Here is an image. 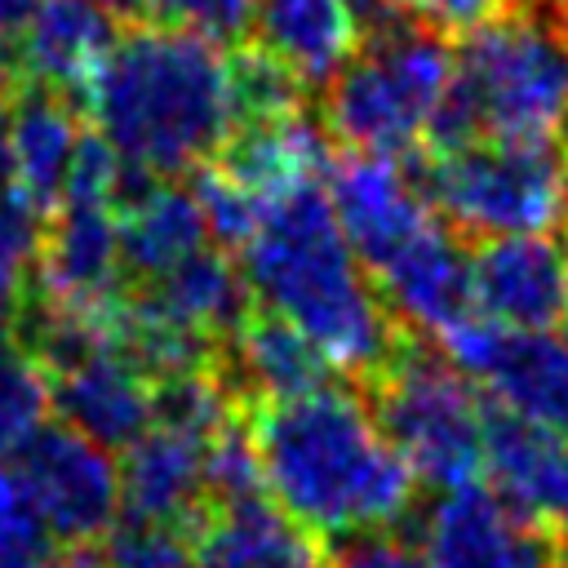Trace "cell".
Returning <instances> with one entry per match:
<instances>
[{"instance_id":"cell-4","label":"cell","mask_w":568,"mask_h":568,"mask_svg":"<svg viewBox=\"0 0 568 568\" xmlns=\"http://www.w3.org/2000/svg\"><path fill=\"white\" fill-rule=\"evenodd\" d=\"M484 138L568 142V18L550 0L462 40L417 151L448 155Z\"/></svg>"},{"instance_id":"cell-17","label":"cell","mask_w":568,"mask_h":568,"mask_svg":"<svg viewBox=\"0 0 568 568\" xmlns=\"http://www.w3.org/2000/svg\"><path fill=\"white\" fill-rule=\"evenodd\" d=\"M115 36V18L98 0H40L18 44V84H36L84 106Z\"/></svg>"},{"instance_id":"cell-30","label":"cell","mask_w":568,"mask_h":568,"mask_svg":"<svg viewBox=\"0 0 568 568\" xmlns=\"http://www.w3.org/2000/svg\"><path fill=\"white\" fill-rule=\"evenodd\" d=\"M40 559H49V532L18 475L0 466V568H22Z\"/></svg>"},{"instance_id":"cell-36","label":"cell","mask_w":568,"mask_h":568,"mask_svg":"<svg viewBox=\"0 0 568 568\" xmlns=\"http://www.w3.org/2000/svg\"><path fill=\"white\" fill-rule=\"evenodd\" d=\"M58 568H115V564H111V555L102 546H67Z\"/></svg>"},{"instance_id":"cell-13","label":"cell","mask_w":568,"mask_h":568,"mask_svg":"<svg viewBox=\"0 0 568 568\" xmlns=\"http://www.w3.org/2000/svg\"><path fill=\"white\" fill-rule=\"evenodd\" d=\"M368 280H377L373 288L395 315V324H404L417 337H444L448 328L475 315L466 240L453 235L439 217L417 240H408L390 262H382Z\"/></svg>"},{"instance_id":"cell-15","label":"cell","mask_w":568,"mask_h":568,"mask_svg":"<svg viewBox=\"0 0 568 568\" xmlns=\"http://www.w3.org/2000/svg\"><path fill=\"white\" fill-rule=\"evenodd\" d=\"M120 226L115 204L62 200L44 222L36 280L27 293L62 306H106L120 297Z\"/></svg>"},{"instance_id":"cell-14","label":"cell","mask_w":568,"mask_h":568,"mask_svg":"<svg viewBox=\"0 0 568 568\" xmlns=\"http://www.w3.org/2000/svg\"><path fill=\"white\" fill-rule=\"evenodd\" d=\"M484 466L493 493L568 546V435L541 430L506 408L484 417Z\"/></svg>"},{"instance_id":"cell-33","label":"cell","mask_w":568,"mask_h":568,"mask_svg":"<svg viewBox=\"0 0 568 568\" xmlns=\"http://www.w3.org/2000/svg\"><path fill=\"white\" fill-rule=\"evenodd\" d=\"M324 568H426L422 550L399 532H364L351 541H337L333 555H324Z\"/></svg>"},{"instance_id":"cell-22","label":"cell","mask_w":568,"mask_h":568,"mask_svg":"<svg viewBox=\"0 0 568 568\" xmlns=\"http://www.w3.org/2000/svg\"><path fill=\"white\" fill-rule=\"evenodd\" d=\"M328 164H333V151L324 142V129L306 115V106L293 115L235 124V133L226 138V146L213 160V169H222L231 182H240L266 209L275 200H284L288 191L320 182V173H328Z\"/></svg>"},{"instance_id":"cell-34","label":"cell","mask_w":568,"mask_h":568,"mask_svg":"<svg viewBox=\"0 0 568 568\" xmlns=\"http://www.w3.org/2000/svg\"><path fill=\"white\" fill-rule=\"evenodd\" d=\"M40 0H0V58H9L18 67V44L36 18Z\"/></svg>"},{"instance_id":"cell-19","label":"cell","mask_w":568,"mask_h":568,"mask_svg":"<svg viewBox=\"0 0 568 568\" xmlns=\"http://www.w3.org/2000/svg\"><path fill=\"white\" fill-rule=\"evenodd\" d=\"M328 359L275 311L257 306L222 346V382L231 386L240 413L253 404H280L328 386Z\"/></svg>"},{"instance_id":"cell-42","label":"cell","mask_w":568,"mask_h":568,"mask_svg":"<svg viewBox=\"0 0 568 568\" xmlns=\"http://www.w3.org/2000/svg\"><path fill=\"white\" fill-rule=\"evenodd\" d=\"M564 568H568V550H564Z\"/></svg>"},{"instance_id":"cell-27","label":"cell","mask_w":568,"mask_h":568,"mask_svg":"<svg viewBox=\"0 0 568 568\" xmlns=\"http://www.w3.org/2000/svg\"><path fill=\"white\" fill-rule=\"evenodd\" d=\"M44 222L49 213H40L13 182L0 186V311H18L27 297L44 244Z\"/></svg>"},{"instance_id":"cell-7","label":"cell","mask_w":568,"mask_h":568,"mask_svg":"<svg viewBox=\"0 0 568 568\" xmlns=\"http://www.w3.org/2000/svg\"><path fill=\"white\" fill-rule=\"evenodd\" d=\"M453 80V53L408 13L359 40L324 93V129L355 155L408 160Z\"/></svg>"},{"instance_id":"cell-23","label":"cell","mask_w":568,"mask_h":568,"mask_svg":"<svg viewBox=\"0 0 568 568\" xmlns=\"http://www.w3.org/2000/svg\"><path fill=\"white\" fill-rule=\"evenodd\" d=\"M257 49L293 71L302 89H328L355 58L359 31L342 0H253Z\"/></svg>"},{"instance_id":"cell-29","label":"cell","mask_w":568,"mask_h":568,"mask_svg":"<svg viewBox=\"0 0 568 568\" xmlns=\"http://www.w3.org/2000/svg\"><path fill=\"white\" fill-rule=\"evenodd\" d=\"M151 27H182L217 49H244L253 31V0H160Z\"/></svg>"},{"instance_id":"cell-10","label":"cell","mask_w":568,"mask_h":568,"mask_svg":"<svg viewBox=\"0 0 568 568\" xmlns=\"http://www.w3.org/2000/svg\"><path fill=\"white\" fill-rule=\"evenodd\" d=\"M426 568H564V541L510 510L493 488L444 493L422 524Z\"/></svg>"},{"instance_id":"cell-26","label":"cell","mask_w":568,"mask_h":568,"mask_svg":"<svg viewBox=\"0 0 568 568\" xmlns=\"http://www.w3.org/2000/svg\"><path fill=\"white\" fill-rule=\"evenodd\" d=\"M49 408V377L18 342L13 311H0V453H18Z\"/></svg>"},{"instance_id":"cell-21","label":"cell","mask_w":568,"mask_h":568,"mask_svg":"<svg viewBox=\"0 0 568 568\" xmlns=\"http://www.w3.org/2000/svg\"><path fill=\"white\" fill-rule=\"evenodd\" d=\"M204 448L191 435L151 426L120 462V506L138 528L186 532L204 506Z\"/></svg>"},{"instance_id":"cell-32","label":"cell","mask_w":568,"mask_h":568,"mask_svg":"<svg viewBox=\"0 0 568 568\" xmlns=\"http://www.w3.org/2000/svg\"><path fill=\"white\" fill-rule=\"evenodd\" d=\"M106 555L115 568H200V559L191 555V546L178 532L164 528H115L106 541Z\"/></svg>"},{"instance_id":"cell-40","label":"cell","mask_w":568,"mask_h":568,"mask_svg":"<svg viewBox=\"0 0 568 568\" xmlns=\"http://www.w3.org/2000/svg\"><path fill=\"white\" fill-rule=\"evenodd\" d=\"M550 4H555V9H559V13L568 18V0H550Z\"/></svg>"},{"instance_id":"cell-2","label":"cell","mask_w":568,"mask_h":568,"mask_svg":"<svg viewBox=\"0 0 568 568\" xmlns=\"http://www.w3.org/2000/svg\"><path fill=\"white\" fill-rule=\"evenodd\" d=\"M84 111L133 173H200L235 133L231 58L182 27L138 22L115 36Z\"/></svg>"},{"instance_id":"cell-11","label":"cell","mask_w":568,"mask_h":568,"mask_svg":"<svg viewBox=\"0 0 568 568\" xmlns=\"http://www.w3.org/2000/svg\"><path fill=\"white\" fill-rule=\"evenodd\" d=\"M328 204L364 275H373L382 262H390L408 240H417L435 222L408 169L382 155H355V151L333 155Z\"/></svg>"},{"instance_id":"cell-41","label":"cell","mask_w":568,"mask_h":568,"mask_svg":"<svg viewBox=\"0 0 568 568\" xmlns=\"http://www.w3.org/2000/svg\"><path fill=\"white\" fill-rule=\"evenodd\" d=\"M564 257H568V253H564ZM564 324H568V306H564Z\"/></svg>"},{"instance_id":"cell-24","label":"cell","mask_w":568,"mask_h":568,"mask_svg":"<svg viewBox=\"0 0 568 568\" xmlns=\"http://www.w3.org/2000/svg\"><path fill=\"white\" fill-rule=\"evenodd\" d=\"M80 142L75 106L49 89L18 84L9 106V178L13 186L40 209L53 213L67 191V169Z\"/></svg>"},{"instance_id":"cell-6","label":"cell","mask_w":568,"mask_h":568,"mask_svg":"<svg viewBox=\"0 0 568 568\" xmlns=\"http://www.w3.org/2000/svg\"><path fill=\"white\" fill-rule=\"evenodd\" d=\"M364 404L413 479L448 493L475 484L484 466L488 404L439 346L404 333L390 359L364 377Z\"/></svg>"},{"instance_id":"cell-3","label":"cell","mask_w":568,"mask_h":568,"mask_svg":"<svg viewBox=\"0 0 568 568\" xmlns=\"http://www.w3.org/2000/svg\"><path fill=\"white\" fill-rule=\"evenodd\" d=\"M240 257L253 302L288 320L333 368L351 373L355 382L373 377L408 333L395 324L351 253L320 182L275 200Z\"/></svg>"},{"instance_id":"cell-25","label":"cell","mask_w":568,"mask_h":568,"mask_svg":"<svg viewBox=\"0 0 568 568\" xmlns=\"http://www.w3.org/2000/svg\"><path fill=\"white\" fill-rule=\"evenodd\" d=\"M169 324H178L182 333H195L213 346H226L231 333L244 324V315L253 311V293L244 271L231 262V253L222 248H200L186 262H178L169 275H160L155 284L138 288Z\"/></svg>"},{"instance_id":"cell-16","label":"cell","mask_w":568,"mask_h":568,"mask_svg":"<svg viewBox=\"0 0 568 568\" xmlns=\"http://www.w3.org/2000/svg\"><path fill=\"white\" fill-rule=\"evenodd\" d=\"M49 404L62 426L98 448H129L155 422V382L120 351H102L53 373Z\"/></svg>"},{"instance_id":"cell-20","label":"cell","mask_w":568,"mask_h":568,"mask_svg":"<svg viewBox=\"0 0 568 568\" xmlns=\"http://www.w3.org/2000/svg\"><path fill=\"white\" fill-rule=\"evenodd\" d=\"M115 226H120V266L124 280L146 288L160 275H169L178 262L204 248V213L195 191L164 182V178H142L124 186L115 204Z\"/></svg>"},{"instance_id":"cell-35","label":"cell","mask_w":568,"mask_h":568,"mask_svg":"<svg viewBox=\"0 0 568 568\" xmlns=\"http://www.w3.org/2000/svg\"><path fill=\"white\" fill-rule=\"evenodd\" d=\"M342 4H346V13H351V22H355V31H359V40L404 18V0H342Z\"/></svg>"},{"instance_id":"cell-9","label":"cell","mask_w":568,"mask_h":568,"mask_svg":"<svg viewBox=\"0 0 568 568\" xmlns=\"http://www.w3.org/2000/svg\"><path fill=\"white\" fill-rule=\"evenodd\" d=\"M439 351L479 386L493 390L497 408L568 435V342L555 333H515L479 315L448 328Z\"/></svg>"},{"instance_id":"cell-38","label":"cell","mask_w":568,"mask_h":568,"mask_svg":"<svg viewBox=\"0 0 568 568\" xmlns=\"http://www.w3.org/2000/svg\"><path fill=\"white\" fill-rule=\"evenodd\" d=\"M9 169H13V160H9V106H4V98H0V186H4Z\"/></svg>"},{"instance_id":"cell-12","label":"cell","mask_w":568,"mask_h":568,"mask_svg":"<svg viewBox=\"0 0 568 568\" xmlns=\"http://www.w3.org/2000/svg\"><path fill=\"white\" fill-rule=\"evenodd\" d=\"M470 297L497 328L550 333L568 306V257L550 235L470 244Z\"/></svg>"},{"instance_id":"cell-39","label":"cell","mask_w":568,"mask_h":568,"mask_svg":"<svg viewBox=\"0 0 568 568\" xmlns=\"http://www.w3.org/2000/svg\"><path fill=\"white\" fill-rule=\"evenodd\" d=\"M13 89H18V67L9 58H0V98L13 93Z\"/></svg>"},{"instance_id":"cell-8","label":"cell","mask_w":568,"mask_h":568,"mask_svg":"<svg viewBox=\"0 0 568 568\" xmlns=\"http://www.w3.org/2000/svg\"><path fill=\"white\" fill-rule=\"evenodd\" d=\"M13 475L27 488L44 532L67 546H93L120 515V466L93 439L62 422L40 426L18 453Z\"/></svg>"},{"instance_id":"cell-1","label":"cell","mask_w":568,"mask_h":568,"mask_svg":"<svg viewBox=\"0 0 568 568\" xmlns=\"http://www.w3.org/2000/svg\"><path fill=\"white\" fill-rule=\"evenodd\" d=\"M271 501L320 546L395 532L413 510V470L377 430L359 390L320 386L240 413Z\"/></svg>"},{"instance_id":"cell-37","label":"cell","mask_w":568,"mask_h":568,"mask_svg":"<svg viewBox=\"0 0 568 568\" xmlns=\"http://www.w3.org/2000/svg\"><path fill=\"white\" fill-rule=\"evenodd\" d=\"M98 4H102L106 13H129V18H138V22H151L160 0H98Z\"/></svg>"},{"instance_id":"cell-5","label":"cell","mask_w":568,"mask_h":568,"mask_svg":"<svg viewBox=\"0 0 568 568\" xmlns=\"http://www.w3.org/2000/svg\"><path fill=\"white\" fill-rule=\"evenodd\" d=\"M430 209L466 244L550 235L568 226V142H470L448 155L399 160Z\"/></svg>"},{"instance_id":"cell-18","label":"cell","mask_w":568,"mask_h":568,"mask_svg":"<svg viewBox=\"0 0 568 568\" xmlns=\"http://www.w3.org/2000/svg\"><path fill=\"white\" fill-rule=\"evenodd\" d=\"M200 568H324V546L271 497L204 501L182 532Z\"/></svg>"},{"instance_id":"cell-31","label":"cell","mask_w":568,"mask_h":568,"mask_svg":"<svg viewBox=\"0 0 568 568\" xmlns=\"http://www.w3.org/2000/svg\"><path fill=\"white\" fill-rule=\"evenodd\" d=\"M528 0H404V13L439 40H470L475 31L519 13Z\"/></svg>"},{"instance_id":"cell-28","label":"cell","mask_w":568,"mask_h":568,"mask_svg":"<svg viewBox=\"0 0 568 568\" xmlns=\"http://www.w3.org/2000/svg\"><path fill=\"white\" fill-rule=\"evenodd\" d=\"M191 178H195L191 191H195V200H200V213H204L209 235L222 244V253H231V248L240 253V248L253 240V231H257L266 204H262L257 195H248L240 182H231L222 169H213V164H204V169L191 173Z\"/></svg>"}]
</instances>
